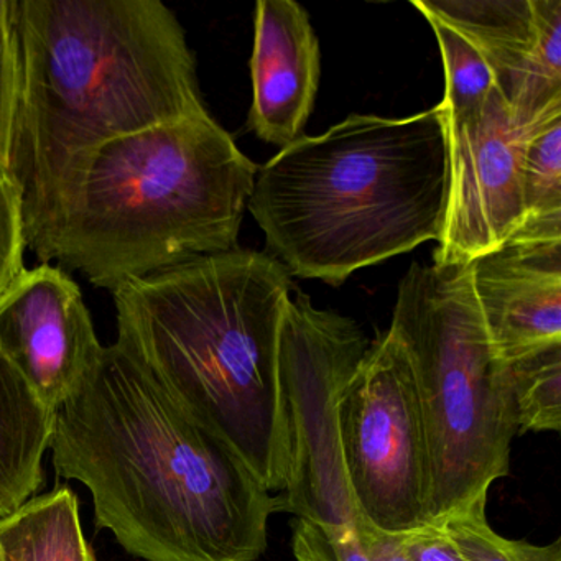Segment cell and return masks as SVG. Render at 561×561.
Segmentation results:
<instances>
[{
    "label": "cell",
    "instance_id": "obj_1",
    "mask_svg": "<svg viewBox=\"0 0 561 561\" xmlns=\"http://www.w3.org/2000/svg\"><path fill=\"white\" fill-rule=\"evenodd\" d=\"M51 461L83 482L98 530L144 561H257L277 497L117 344L58 409Z\"/></svg>",
    "mask_w": 561,
    "mask_h": 561
},
{
    "label": "cell",
    "instance_id": "obj_2",
    "mask_svg": "<svg viewBox=\"0 0 561 561\" xmlns=\"http://www.w3.org/2000/svg\"><path fill=\"white\" fill-rule=\"evenodd\" d=\"M19 98L11 175L37 251L84 157L209 113L195 55L160 0H11Z\"/></svg>",
    "mask_w": 561,
    "mask_h": 561
},
{
    "label": "cell",
    "instance_id": "obj_3",
    "mask_svg": "<svg viewBox=\"0 0 561 561\" xmlns=\"http://www.w3.org/2000/svg\"><path fill=\"white\" fill-rule=\"evenodd\" d=\"M290 287L277 259L234 249L113 291L117 346L271 492L285 484L277 356Z\"/></svg>",
    "mask_w": 561,
    "mask_h": 561
},
{
    "label": "cell",
    "instance_id": "obj_4",
    "mask_svg": "<svg viewBox=\"0 0 561 561\" xmlns=\"http://www.w3.org/2000/svg\"><path fill=\"white\" fill-rule=\"evenodd\" d=\"M442 106L402 119L351 114L298 137L255 176L249 211L288 274L341 285L439 241L448 203Z\"/></svg>",
    "mask_w": 561,
    "mask_h": 561
},
{
    "label": "cell",
    "instance_id": "obj_5",
    "mask_svg": "<svg viewBox=\"0 0 561 561\" xmlns=\"http://www.w3.org/2000/svg\"><path fill=\"white\" fill-rule=\"evenodd\" d=\"M257 172L209 113L119 137L75 170L34 254L113 294L234 251Z\"/></svg>",
    "mask_w": 561,
    "mask_h": 561
},
{
    "label": "cell",
    "instance_id": "obj_6",
    "mask_svg": "<svg viewBox=\"0 0 561 561\" xmlns=\"http://www.w3.org/2000/svg\"><path fill=\"white\" fill-rule=\"evenodd\" d=\"M409 354L426 443V524L488 495L511 472L517 433L508 364L476 304L469 264H412L390 330Z\"/></svg>",
    "mask_w": 561,
    "mask_h": 561
},
{
    "label": "cell",
    "instance_id": "obj_7",
    "mask_svg": "<svg viewBox=\"0 0 561 561\" xmlns=\"http://www.w3.org/2000/svg\"><path fill=\"white\" fill-rule=\"evenodd\" d=\"M369 351L350 318L318 310L305 295L288 300L278 336L277 383L285 484L277 512L330 528L359 515L344 471L340 400Z\"/></svg>",
    "mask_w": 561,
    "mask_h": 561
},
{
    "label": "cell",
    "instance_id": "obj_8",
    "mask_svg": "<svg viewBox=\"0 0 561 561\" xmlns=\"http://www.w3.org/2000/svg\"><path fill=\"white\" fill-rule=\"evenodd\" d=\"M344 471L360 520L387 534L426 525V443L415 374L387 331L340 400Z\"/></svg>",
    "mask_w": 561,
    "mask_h": 561
},
{
    "label": "cell",
    "instance_id": "obj_9",
    "mask_svg": "<svg viewBox=\"0 0 561 561\" xmlns=\"http://www.w3.org/2000/svg\"><path fill=\"white\" fill-rule=\"evenodd\" d=\"M446 121L449 186L433 264H469L522 225L520 157L527 127L499 91L478 113Z\"/></svg>",
    "mask_w": 561,
    "mask_h": 561
},
{
    "label": "cell",
    "instance_id": "obj_10",
    "mask_svg": "<svg viewBox=\"0 0 561 561\" xmlns=\"http://www.w3.org/2000/svg\"><path fill=\"white\" fill-rule=\"evenodd\" d=\"M0 350L58 412L104 346L77 282L61 267L41 264L0 298Z\"/></svg>",
    "mask_w": 561,
    "mask_h": 561
},
{
    "label": "cell",
    "instance_id": "obj_11",
    "mask_svg": "<svg viewBox=\"0 0 561 561\" xmlns=\"http://www.w3.org/2000/svg\"><path fill=\"white\" fill-rule=\"evenodd\" d=\"M484 58L495 90L522 126L561 103L560 0H412Z\"/></svg>",
    "mask_w": 561,
    "mask_h": 561
},
{
    "label": "cell",
    "instance_id": "obj_12",
    "mask_svg": "<svg viewBox=\"0 0 561 561\" xmlns=\"http://www.w3.org/2000/svg\"><path fill=\"white\" fill-rule=\"evenodd\" d=\"M469 274L501 359L561 343V241L507 239L472 259Z\"/></svg>",
    "mask_w": 561,
    "mask_h": 561
},
{
    "label": "cell",
    "instance_id": "obj_13",
    "mask_svg": "<svg viewBox=\"0 0 561 561\" xmlns=\"http://www.w3.org/2000/svg\"><path fill=\"white\" fill-rule=\"evenodd\" d=\"M249 127L264 142L290 146L301 137L320 84V45L310 15L295 0L255 5Z\"/></svg>",
    "mask_w": 561,
    "mask_h": 561
},
{
    "label": "cell",
    "instance_id": "obj_14",
    "mask_svg": "<svg viewBox=\"0 0 561 561\" xmlns=\"http://www.w3.org/2000/svg\"><path fill=\"white\" fill-rule=\"evenodd\" d=\"M57 412L48 409L0 350V517L37 494Z\"/></svg>",
    "mask_w": 561,
    "mask_h": 561
},
{
    "label": "cell",
    "instance_id": "obj_15",
    "mask_svg": "<svg viewBox=\"0 0 561 561\" xmlns=\"http://www.w3.org/2000/svg\"><path fill=\"white\" fill-rule=\"evenodd\" d=\"M0 561H98L73 489L61 485L0 517Z\"/></svg>",
    "mask_w": 561,
    "mask_h": 561
},
{
    "label": "cell",
    "instance_id": "obj_16",
    "mask_svg": "<svg viewBox=\"0 0 561 561\" xmlns=\"http://www.w3.org/2000/svg\"><path fill=\"white\" fill-rule=\"evenodd\" d=\"M520 195L524 219L511 238L561 241V103L527 127Z\"/></svg>",
    "mask_w": 561,
    "mask_h": 561
},
{
    "label": "cell",
    "instance_id": "obj_17",
    "mask_svg": "<svg viewBox=\"0 0 561 561\" xmlns=\"http://www.w3.org/2000/svg\"><path fill=\"white\" fill-rule=\"evenodd\" d=\"M515 425L522 432H560L561 343L508 360Z\"/></svg>",
    "mask_w": 561,
    "mask_h": 561
},
{
    "label": "cell",
    "instance_id": "obj_18",
    "mask_svg": "<svg viewBox=\"0 0 561 561\" xmlns=\"http://www.w3.org/2000/svg\"><path fill=\"white\" fill-rule=\"evenodd\" d=\"M420 14L435 32L442 51L446 80L445 98L439 103L443 113L448 119H462L478 113L495 88L491 68L455 28L428 12Z\"/></svg>",
    "mask_w": 561,
    "mask_h": 561
},
{
    "label": "cell",
    "instance_id": "obj_19",
    "mask_svg": "<svg viewBox=\"0 0 561 561\" xmlns=\"http://www.w3.org/2000/svg\"><path fill=\"white\" fill-rule=\"evenodd\" d=\"M485 502L488 495H482L438 524L465 561H561L560 538L550 545H534L495 534L485 515Z\"/></svg>",
    "mask_w": 561,
    "mask_h": 561
},
{
    "label": "cell",
    "instance_id": "obj_20",
    "mask_svg": "<svg viewBox=\"0 0 561 561\" xmlns=\"http://www.w3.org/2000/svg\"><path fill=\"white\" fill-rule=\"evenodd\" d=\"M24 195L9 170L0 167V298L25 274L27 251Z\"/></svg>",
    "mask_w": 561,
    "mask_h": 561
},
{
    "label": "cell",
    "instance_id": "obj_21",
    "mask_svg": "<svg viewBox=\"0 0 561 561\" xmlns=\"http://www.w3.org/2000/svg\"><path fill=\"white\" fill-rule=\"evenodd\" d=\"M291 550L297 561H370L354 528H330L295 518Z\"/></svg>",
    "mask_w": 561,
    "mask_h": 561
},
{
    "label": "cell",
    "instance_id": "obj_22",
    "mask_svg": "<svg viewBox=\"0 0 561 561\" xmlns=\"http://www.w3.org/2000/svg\"><path fill=\"white\" fill-rule=\"evenodd\" d=\"M18 50L11 24V0L0 12V167L11 172L12 144L18 116Z\"/></svg>",
    "mask_w": 561,
    "mask_h": 561
},
{
    "label": "cell",
    "instance_id": "obj_23",
    "mask_svg": "<svg viewBox=\"0 0 561 561\" xmlns=\"http://www.w3.org/2000/svg\"><path fill=\"white\" fill-rule=\"evenodd\" d=\"M400 537L413 561H465L442 525L426 524Z\"/></svg>",
    "mask_w": 561,
    "mask_h": 561
},
{
    "label": "cell",
    "instance_id": "obj_24",
    "mask_svg": "<svg viewBox=\"0 0 561 561\" xmlns=\"http://www.w3.org/2000/svg\"><path fill=\"white\" fill-rule=\"evenodd\" d=\"M356 534L370 561H413L403 547L400 534L377 530L364 520H357Z\"/></svg>",
    "mask_w": 561,
    "mask_h": 561
},
{
    "label": "cell",
    "instance_id": "obj_25",
    "mask_svg": "<svg viewBox=\"0 0 561 561\" xmlns=\"http://www.w3.org/2000/svg\"><path fill=\"white\" fill-rule=\"evenodd\" d=\"M9 0H0V12H4L8 9Z\"/></svg>",
    "mask_w": 561,
    "mask_h": 561
}]
</instances>
